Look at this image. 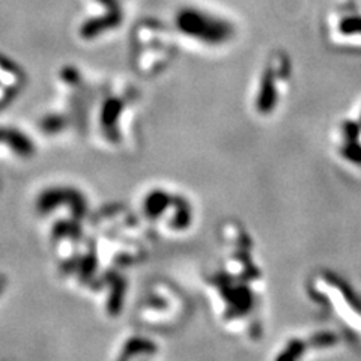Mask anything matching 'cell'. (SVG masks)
I'll use <instances>...</instances> for the list:
<instances>
[{
    "label": "cell",
    "instance_id": "obj_3",
    "mask_svg": "<svg viewBox=\"0 0 361 361\" xmlns=\"http://www.w3.org/2000/svg\"><path fill=\"white\" fill-rule=\"evenodd\" d=\"M295 70L290 56L283 50L271 51L248 87L247 103L257 121H271L289 101Z\"/></svg>",
    "mask_w": 361,
    "mask_h": 361
},
{
    "label": "cell",
    "instance_id": "obj_4",
    "mask_svg": "<svg viewBox=\"0 0 361 361\" xmlns=\"http://www.w3.org/2000/svg\"><path fill=\"white\" fill-rule=\"evenodd\" d=\"M175 25L188 39L208 49H220L236 37L233 21L196 6L179 9Z\"/></svg>",
    "mask_w": 361,
    "mask_h": 361
},
{
    "label": "cell",
    "instance_id": "obj_5",
    "mask_svg": "<svg viewBox=\"0 0 361 361\" xmlns=\"http://www.w3.org/2000/svg\"><path fill=\"white\" fill-rule=\"evenodd\" d=\"M345 342L343 336L334 326H324L310 331H301L286 336L283 341L279 342L271 358L276 361L281 360H306L325 353L336 351Z\"/></svg>",
    "mask_w": 361,
    "mask_h": 361
},
{
    "label": "cell",
    "instance_id": "obj_1",
    "mask_svg": "<svg viewBox=\"0 0 361 361\" xmlns=\"http://www.w3.org/2000/svg\"><path fill=\"white\" fill-rule=\"evenodd\" d=\"M220 253L207 276V295L217 324L232 337L256 342L265 330L267 271L252 231L236 220L219 228Z\"/></svg>",
    "mask_w": 361,
    "mask_h": 361
},
{
    "label": "cell",
    "instance_id": "obj_6",
    "mask_svg": "<svg viewBox=\"0 0 361 361\" xmlns=\"http://www.w3.org/2000/svg\"><path fill=\"white\" fill-rule=\"evenodd\" d=\"M330 143L336 161L348 172L361 175V103L351 115L336 121Z\"/></svg>",
    "mask_w": 361,
    "mask_h": 361
},
{
    "label": "cell",
    "instance_id": "obj_2",
    "mask_svg": "<svg viewBox=\"0 0 361 361\" xmlns=\"http://www.w3.org/2000/svg\"><path fill=\"white\" fill-rule=\"evenodd\" d=\"M304 295L345 342L361 351V290L331 268H314L304 280Z\"/></svg>",
    "mask_w": 361,
    "mask_h": 361
},
{
    "label": "cell",
    "instance_id": "obj_8",
    "mask_svg": "<svg viewBox=\"0 0 361 361\" xmlns=\"http://www.w3.org/2000/svg\"><path fill=\"white\" fill-rule=\"evenodd\" d=\"M333 35L338 42L361 45V14L353 11L338 17L333 25Z\"/></svg>",
    "mask_w": 361,
    "mask_h": 361
},
{
    "label": "cell",
    "instance_id": "obj_7",
    "mask_svg": "<svg viewBox=\"0 0 361 361\" xmlns=\"http://www.w3.org/2000/svg\"><path fill=\"white\" fill-rule=\"evenodd\" d=\"M151 211L154 219L163 226V231L175 235H183L195 226L196 209L185 196L175 195L173 191L158 190L152 196Z\"/></svg>",
    "mask_w": 361,
    "mask_h": 361
}]
</instances>
